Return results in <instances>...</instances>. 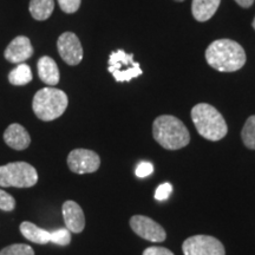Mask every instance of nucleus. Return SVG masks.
Wrapping results in <instances>:
<instances>
[{
    "label": "nucleus",
    "mask_w": 255,
    "mask_h": 255,
    "mask_svg": "<svg viewBox=\"0 0 255 255\" xmlns=\"http://www.w3.org/2000/svg\"><path fill=\"white\" fill-rule=\"evenodd\" d=\"M109 70L117 82H130L132 78L139 77L143 71L139 64L133 60L132 53L123 50L114 51L109 58Z\"/></svg>",
    "instance_id": "nucleus-6"
},
{
    "label": "nucleus",
    "mask_w": 255,
    "mask_h": 255,
    "mask_svg": "<svg viewBox=\"0 0 255 255\" xmlns=\"http://www.w3.org/2000/svg\"><path fill=\"white\" fill-rule=\"evenodd\" d=\"M15 208V200L5 190L0 189V209L4 212H12Z\"/></svg>",
    "instance_id": "nucleus-22"
},
{
    "label": "nucleus",
    "mask_w": 255,
    "mask_h": 255,
    "mask_svg": "<svg viewBox=\"0 0 255 255\" xmlns=\"http://www.w3.org/2000/svg\"><path fill=\"white\" fill-rule=\"evenodd\" d=\"M37 69L38 76H39V78L45 83V84L51 85V87L58 84L60 79L59 69L58 66H57L55 60L51 58V57H41V58L38 60Z\"/></svg>",
    "instance_id": "nucleus-14"
},
{
    "label": "nucleus",
    "mask_w": 255,
    "mask_h": 255,
    "mask_svg": "<svg viewBox=\"0 0 255 255\" xmlns=\"http://www.w3.org/2000/svg\"><path fill=\"white\" fill-rule=\"evenodd\" d=\"M69 169L75 174H91L98 170L101 158L89 149H75L68 156Z\"/></svg>",
    "instance_id": "nucleus-8"
},
{
    "label": "nucleus",
    "mask_w": 255,
    "mask_h": 255,
    "mask_svg": "<svg viewBox=\"0 0 255 255\" xmlns=\"http://www.w3.org/2000/svg\"><path fill=\"white\" fill-rule=\"evenodd\" d=\"M152 136L167 150H177L189 144L190 135L187 127L177 117L162 115L154 121Z\"/></svg>",
    "instance_id": "nucleus-2"
},
{
    "label": "nucleus",
    "mask_w": 255,
    "mask_h": 255,
    "mask_svg": "<svg viewBox=\"0 0 255 255\" xmlns=\"http://www.w3.org/2000/svg\"><path fill=\"white\" fill-rule=\"evenodd\" d=\"M37 182L36 168L27 162H11L0 167V187L30 188Z\"/></svg>",
    "instance_id": "nucleus-5"
},
{
    "label": "nucleus",
    "mask_w": 255,
    "mask_h": 255,
    "mask_svg": "<svg viewBox=\"0 0 255 255\" xmlns=\"http://www.w3.org/2000/svg\"><path fill=\"white\" fill-rule=\"evenodd\" d=\"M57 1L65 13H75L78 11L82 0H57Z\"/></svg>",
    "instance_id": "nucleus-23"
},
{
    "label": "nucleus",
    "mask_w": 255,
    "mask_h": 255,
    "mask_svg": "<svg viewBox=\"0 0 255 255\" xmlns=\"http://www.w3.org/2000/svg\"><path fill=\"white\" fill-rule=\"evenodd\" d=\"M4 141L9 148L21 151L28 148L31 144V137L27 130L18 123H13L7 127L4 132Z\"/></svg>",
    "instance_id": "nucleus-13"
},
{
    "label": "nucleus",
    "mask_w": 255,
    "mask_h": 255,
    "mask_svg": "<svg viewBox=\"0 0 255 255\" xmlns=\"http://www.w3.org/2000/svg\"><path fill=\"white\" fill-rule=\"evenodd\" d=\"M20 233L26 240L33 242V244L38 245H46L49 242H52L53 240V232L45 231V229L38 227L34 223L24 221L21 222Z\"/></svg>",
    "instance_id": "nucleus-15"
},
{
    "label": "nucleus",
    "mask_w": 255,
    "mask_h": 255,
    "mask_svg": "<svg viewBox=\"0 0 255 255\" xmlns=\"http://www.w3.org/2000/svg\"><path fill=\"white\" fill-rule=\"evenodd\" d=\"M0 255H34L33 248L25 244H13L2 248Z\"/></svg>",
    "instance_id": "nucleus-20"
},
{
    "label": "nucleus",
    "mask_w": 255,
    "mask_h": 255,
    "mask_svg": "<svg viewBox=\"0 0 255 255\" xmlns=\"http://www.w3.org/2000/svg\"><path fill=\"white\" fill-rule=\"evenodd\" d=\"M142 255H175L173 252L164 247H149L144 250Z\"/></svg>",
    "instance_id": "nucleus-26"
},
{
    "label": "nucleus",
    "mask_w": 255,
    "mask_h": 255,
    "mask_svg": "<svg viewBox=\"0 0 255 255\" xmlns=\"http://www.w3.org/2000/svg\"><path fill=\"white\" fill-rule=\"evenodd\" d=\"M62 213L66 228L71 233H82L85 228V216L81 206L75 201H66L62 207Z\"/></svg>",
    "instance_id": "nucleus-12"
},
{
    "label": "nucleus",
    "mask_w": 255,
    "mask_h": 255,
    "mask_svg": "<svg viewBox=\"0 0 255 255\" xmlns=\"http://www.w3.org/2000/svg\"><path fill=\"white\" fill-rule=\"evenodd\" d=\"M32 71L27 64H18L17 68H14L8 73V82L15 87H23L28 84L32 81Z\"/></svg>",
    "instance_id": "nucleus-18"
},
{
    "label": "nucleus",
    "mask_w": 255,
    "mask_h": 255,
    "mask_svg": "<svg viewBox=\"0 0 255 255\" xmlns=\"http://www.w3.org/2000/svg\"><path fill=\"white\" fill-rule=\"evenodd\" d=\"M207 63L221 72H234L246 63V52L237 41L231 39L215 40L206 51Z\"/></svg>",
    "instance_id": "nucleus-1"
},
{
    "label": "nucleus",
    "mask_w": 255,
    "mask_h": 255,
    "mask_svg": "<svg viewBox=\"0 0 255 255\" xmlns=\"http://www.w3.org/2000/svg\"><path fill=\"white\" fill-rule=\"evenodd\" d=\"M191 120L197 132L209 141H220L228 132L227 123L223 116L210 104H196L191 109Z\"/></svg>",
    "instance_id": "nucleus-3"
},
{
    "label": "nucleus",
    "mask_w": 255,
    "mask_h": 255,
    "mask_svg": "<svg viewBox=\"0 0 255 255\" xmlns=\"http://www.w3.org/2000/svg\"><path fill=\"white\" fill-rule=\"evenodd\" d=\"M33 55V47L31 40L25 36L15 37L6 47L4 57L7 62L12 64H21L31 58Z\"/></svg>",
    "instance_id": "nucleus-11"
},
{
    "label": "nucleus",
    "mask_w": 255,
    "mask_h": 255,
    "mask_svg": "<svg viewBox=\"0 0 255 255\" xmlns=\"http://www.w3.org/2000/svg\"><path fill=\"white\" fill-rule=\"evenodd\" d=\"M53 232L52 244L58 245V246H68L71 242V232L68 228H59Z\"/></svg>",
    "instance_id": "nucleus-21"
},
{
    "label": "nucleus",
    "mask_w": 255,
    "mask_h": 255,
    "mask_svg": "<svg viewBox=\"0 0 255 255\" xmlns=\"http://www.w3.org/2000/svg\"><path fill=\"white\" fill-rule=\"evenodd\" d=\"M53 8H55V0H31L28 6L32 17L39 21L49 19L52 14Z\"/></svg>",
    "instance_id": "nucleus-17"
},
{
    "label": "nucleus",
    "mask_w": 255,
    "mask_h": 255,
    "mask_svg": "<svg viewBox=\"0 0 255 255\" xmlns=\"http://www.w3.org/2000/svg\"><path fill=\"white\" fill-rule=\"evenodd\" d=\"M130 227L138 237L151 242H163L167 233L157 222L144 215H133L130 219Z\"/></svg>",
    "instance_id": "nucleus-9"
},
{
    "label": "nucleus",
    "mask_w": 255,
    "mask_h": 255,
    "mask_svg": "<svg viewBox=\"0 0 255 255\" xmlns=\"http://www.w3.org/2000/svg\"><path fill=\"white\" fill-rule=\"evenodd\" d=\"M235 1H237L238 4L241 6V7L248 8V7H251L252 5H253L254 0H235Z\"/></svg>",
    "instance_id": "nucleus-27"
},
{
    "label": "nucleus",
    "mask_w": 255,
    "mask_h": 255,
    "mask_svg": "<svg viewBox=\"0 0 255 255\" xmlns=\"http://www.w3.org/2000/svg\"><path fill=\"white\" fill-rule=\"evenodd\" d=\"M152 171H154V165H152L150 162L143 161L137 165L135 173L137 177L144 178V177H148L149 175H151Z\"/></svg>",
    "instance_id": "nucleus-24"
},
{
    "label": "nucleus",
    "mask_w": 255,
    "mask_h": 255,
    "mask_svg": "<svg viewBox=\"0 0 255 255\" xmlns=\"http://www.w3.org/2000/svg\"><path fill=\"white\" fill-rule=\"evenodd\" d=\"M221 0H193L191 12L197 21H207L215 14Z\"/></svg>",
    "instance_id": "nucleus-16"
},
{
    "label": "nucleus",
    "mask_w": 255,
    "mask_h": 255,
    "mask_svg": "<svg viewBox=\"0 0 255 255\" xmlns=\"http://www.w3.org/2000/svg\"><path fill=\"white\" fill-rule=\"evenodd\" d=\"M173 193V186L170 183H163L161 186L157 187V189L155 191V199L158 201H164L167 200L170 194Z\"/></svg>",
    "instance_id": "nucleus-25"
},
{
    "label": "nucleus",
    "mask_w": 255,
    "mask_h": 255,
    "mask_svg": "<svg viewBox=\"0 0 255 255\" xmlns=\"http://www.w3.org/2000/svg\"><path fill=\"white\" fill-rule=\"evenodd\" d=\"M69 104L66 94L56 88H43L36 92L32 109L38 119L44 122L57 120L65 113Z\"/></svg>",
    "instance_id": "nucleus-4"
},
{
    "label": "nucleus",
    "mask_w": 255,
    "mask_h": 255,
    "mask_svg": "<svg viewBox=\"0 0 255 255\" xmlns=\"http://www.w3.org/2000/svg\"><path fill=\"white\" fill-rule=\"evenodd\" d=\"M253 27H254V30H255V18H254V20H253Z\"/></svg>",
    "instance_id": "nucleus-28"
},
{
    "label": "nucleus",
    "mask_w": 255,
    "mask_h": 255,
    "mask_svg": "<svg viewBox=\"0 0 255 255\" xmlns=\"http://www.w3.org/2000/svg\"><path fill=\"white\" fill-rule=\"evenodd\" d=\"M241 137L248 149L255 150V115L246 121L241 131Z\"/></svg>",
    "instance_id": "nucleus-19"
},
{
    "label": "nucleus",
    "mask_w": 255,
    "mask_h": 255,
    "mask_svg": "<svg viewBox=\"0 0 255 255\" xmlns=\"http://www.w3.org/2000/svg\"><path fill=\"white\" fill-rule=\"evenodd\" d=\"M184 255H226L221 241L210 235H194L182 245Z\"/></svg>",
    "instance_id": "nucleus-7"
},
{
    "label": "nucleus",
    "mask_w": 255,
    "mask_h": 255,
    "mask_svg": "<svg viewBox=\"0 0 255 255\" xmlns=\"http://www.w3.org/2000/svg\"><path fill=\"white\" fill-rule=\"evenodd\" d=\"M57 47L62 59L68 65H78L83 59V47L78 37L72 32H65L58 38Z\"/></svg>",
    "instance_id": "nucleus-10"
},
{
    "label": "nucleus",
    "mask_w": 255,
    "mask_h": 255,
    "mask_svg": "<svg viewBox=\"0 0 255 255\" xmlns=\"http://www.w3.org/2000/svg\"><path fill=\"white\" fill-rule=\"evenodd\" d=\"M175 1H184V0H175Z\"/></svg>",
    "instance_id": "nucleus-29"
}]
</instances>
